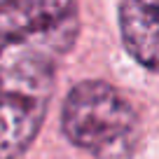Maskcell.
I'll return each mask as SVG.
<instances>
[{
  "instance_id": "obj_1",
  "label": "cell",
  "mask_w": 159,
  "mask_h": 159,
  "mask_svg": "<svg viewBox=\"0 0 159 159\" xmlns=\"http://www.w3.org/2000/svg\"><path fill=\"white\" fill-rule=\"evenodd\" d=\"M80 7L63 0H0V159H19L42 129Z\"/></svg>"
},
{
  "instance_id": "obj_2",
  "label": "cell",
  "mask_w": 159,
  "mask_h": 159,
  "mask_svg": "<svg viewBox=\"0 0 159 159\" xmlns=\"http://www.w3.org/2000/svg\"><path fill=\"white\" fill-rule=\"evenodd\" d=\"M61 126L73 145L98 159H129L140 138L136 108L101 80H84L70 89Z\"/></svg>"
},
{
  "instance_id": "obj_3",
  "label": "cell",
  "mask_w": 159,
  "mask_h": 159,
  "mask_svg": "<svg viewBox=\"0 0 159 159\" xmlns=\"http://www.w3.org/2000/svg\"><path fill=\"white\" fill-rule=\"evenodd\" d=\"M117 12L126 52L148 70H157V5L154 2H122Z\"/></svg>"
}]
</instances>
